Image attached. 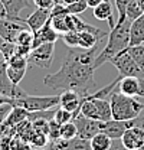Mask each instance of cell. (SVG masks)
<instances>
[{"mask_svg":"<svg viewBox=\"0 0 144 150\" xmlns=\"http://www.w3.org/2000/svg\"><path fill=\"white\" fill-rule=\"evenodd\" d=\"M1 18H7V13H6L4 6H3V3H1V0H0V19Z\"/></svg>","mask_w":144,"mask_h":150,"instance_id":"cell-41","label":"cell"},{"mask_svg":"<svg viewBox=\"0 0 144 150\" xmlns=\"http://www.w3.org/2000/svg\"><path fill=\"white\" fill-rule=\"evenodd\" d=\"M3 6H4V10L7 13V19H12V20H16V22H22L23 23V19L20 18V12L26 7H29V0H1Z\"/></svg>","mask_w":144,"mask_h":150,"instance_id":"cell-19","label":"cell"},{"mask_svg":"<svg viewBox=\"0 0 144 150\" xmlns=\"http://www.w3.org/2000/svg\"><path fill=\"white\" fill-rule=\"evenodd\" d=\"M109 62L118 69V75L121 76H144V71L138 67V64L133 59V56L124 49L109 59Z\"/></svg>","mask_w":144,"mask_h":150,"instance_id":"cell-6","label":"cell"},{"mask_svg":"<svg viewBox=\"0 0 144 150\" xmlns=\"http://www.w3.org/2000/svg\"><path fill=\"white\" fill-rule=\"evenodd\" d=\"M81 100H82V97L76 91H73V90H64V93L59 95V105L66 108L68 111L73 112V115H76L79 112Z\"/></svg>","mask_w":144,"mask_h":150,"instance_id":"cell-16","label":"cell"},{"mask_svg":"<svg viewBox=\"0 0 144 150\" xmlns=\"http://www.w3.org/2000/svg\"><path fill=\"white\" fill-rule=\"evenodd\" d=\"M73 1H78V0H61V3H64V4H71Z\"/></svg>","mask_w":144,"mask_h":150,"instance_id":"cell-43","label":"cell"},{"mask_svg":"<svg viewBox=\"0 0 144 150\" xmlns=\"http://www.w3.org/2000/svg\"><path fill=\"white\" fill-rule=\"evenodd\" d=\"M108 150H130V149H127L126 146L123 144L121 139H115V140H112V143H111V147H109Z\"/></svg>","mask_w":144,"mask_h":150,"instance_id":"cell-39","label":"cell"},{"mask_svg":"<svg viewBox=\"0 0 144 150\" xmlns=\"http://www.w3.org/2000/svg\"><path fill=\"white\" fill-rule=\"evenodd\" d=\"M130 25L131 20L126 19L123 23H117L115 28L111 29V32L108 33V42L104 46V49L101 52H98V55L95 56L94 61V68H100L101 65H104L105 62H109V59L112 56H115L118 52L124 51L128 48L130 43Z\"/></svg>","mask_w":144,"mask_h":150,"instance_id":"cell-2","label":"cell"},{"mask_svg":"<svg viewBox=\"0 0 144 150\" xmlns=\"http://www.w3.org/2000/svg\"><path fill=\"white\" fill-rule=\"evenodd\" d=\"M61 38L66 46H78V32L76 30H69V32L61 35Z\"/></svg>","mask_w":144,"mask_h":150,"instance_id":"cell-35","label":"cell"},{"mask_svg":"<svg viewBox=\"0 0 144 150\" xmlns=\"http://www.w3.org/2000/svg\"><path fill=\"white\" fill-rule=\"evenodd\" d=\"M4 103H9V97L0 95V105H1V104H4Z\"/></svg>","mask_w":144,"mask_h":150,"instance_id":"cell-42","label":"cell"},{"mask_svg":"<svg viewBox=\"0 0 144 150\" xmlns=\"http://www.w3.org/2000/svg\"><path fill=\"white\" fill-rule=\"evenodd\" d=\"M127 51L133 56V59L138 64V67L144 71V43L143 45H137V46H128Z\"/></svg>","mask_w":144,"mask_h":150,"instance_id":"cell-25","label":"cell"},{"mask_svg":"<svg viewBox=\"0 0 144 150\" xmlns=\"http://www.w3.org/2000/svg\"><path fill=\"white\" fill-rule=\"evenodd\" d=\"M78 136V130L73 121H68L61 126V139H73Z\"/></svg>","mask_w":144,"mask_h":150,"instance_id":"cell-29","label":"cell"},{"mask_svg":"<svg viewBox=\"0 0 144 150\" xmlns=\"http://www.w3.org/2000/svg\"><path fill=\"white\" fill-rule=\"evenodd\" d=\"M49 16H51V9H40V7H37L36 12H33L30 16H28L26 19H23V23H26L28 28L32 32H36L49 20Z\"/></svg>","mask_w":144,"mask_h":150,"instance_id":"cell-18","label":"cell"},{"mask_svg":"<svg viewBox=\"0 0 144 150\" xmlns=\"http://www.w3.org/2000/svg\"><path fill=\"white\" fill-rule=\"evenodd\" d=\"M136 150H144V142H143V144H141V146H140L138 149H136Z\"/></svg>","mask_w":144,"mask_h":150,"instance_id":"cell-46","label":"cell"},{"mask_svg":"<svg viewBox=\"0 0 144 150\" xmlns=\"http://www.w3.org/2000/svg\"><path fill=\"white\" fill-rule=\"evenodd\" d=\"M48 137L49 140H56V139H61V124L56 123L54 118L49 120V131H48Z\"/></svg>","mask_w":144,"mask_h":150,"instance_id":"cell-34","label":"cell"},{"mask_svg":"<svg viewBox=\"0 0 144 150\" xmlns=\"http://www.w3.org/2000/svg\"><path fill=\"white\" fill-rule=\"evenodd\" d=\"M49 22L59 35L73 30V15L71 13H58L54 16H49Z\"/></svg>","mask_w":144,"mask_h":150,"instance_id":"cell-17","label":"cell"},{"mask_svg":"<svg viewBox=\"0 0 144 150\" xmlns=\"http://www.w3.org/2000/svg\"><path fill=\"white\" fill-rule=\"evenodd\" d=\"M48 140H49V137L46 136V134H43V133H36L33 131V134H32V137H30V144L36 147V149H43L45 146H48Z\"/></svg>","mask_w":144,"mask_h":150,"instance_id":"cell-30","label":"cell"},{"mask_svg":"<svg viewBox=\"0 0 144 150\" xmlns=\"http://www.w3.org/2000/svg\"><path fill=\"white\" fill-rule=\"evenodd\" d=\"M94 18L98 20H107L109 28H115V20L112 15V4L109 3V0H102L98 6L94 7Z\"/></svg>","mask_w":144,"mask_h":150,"instance_id":"cell-21","label":"cell"},{"mask_svg":"<svg viewBox=\"0 0 144 150\" xmlns=\"http://www.w3.org/2000/svg\"><path fill=\"white\" fill-rule=\"evenodd\" d=\"M90 150H92V149H90Z\"/></svg>","mask_w":144,"mask_h":150,"instance_id":"cell-49","label":"cell"},{"mask_svg":"<svg viewBox=\"0 0 144 150\" xmlns=\"http://www.w3.org/2000/svg\"><path fill=\"white\" fill-rule=\"evenodd\" d=\"M120 93L130 97H144V76H123L118 82Z\"/></svg>","mask_w":144,"mask_h":150,"instance_id":"cell-11","label":"cell"},{"mask_svg":"<svg viewBox=\"0 0 144 150\" xmlns=\"http://www.w3.org/2000/svg\"><path fill=\"white\" fill-rule=\"evenodd\" d=\"M79 114L100 121H108L112 118L111 104L107 98H94L88 94L84 95L81 100Z\"/></svg>","mask_w":144,"mask_h":150,"instance_id":"cell-5","label":"cell"},{"mask_svg":"<svg viewBox=\"0 0 144 150\" xmlns=\"http://www.w3.org/2000/svg\"><path fill=\"white\" fill-rule=\"evenodd\" d=\"M126 15H127V19H130V20H136L137 18H140V16L143 15V10H141V7H140L138 0H131V1L128 3Z\"/></svg>","mask_w":144,"mask_h":150,"instance_id":"cell-27","label":"cell"},{"mask_svg":"<svg viewBox=\"0 0 144 150\" xmlns=\"http://www.w3.org/2000/svg\"><path fill=\"white\" fill-rule=\"evenodd\" d=\"M91 143L90 140L82 137H73V139H56L48 143L46 150H90Z\"/></svg>","mask_w":144,"mask_h":150,"instance_id":"cell-10","label":"cell"},{"mask_svg":"<svg viewBox=\"0 0 144 150\" xmlns=\"http://www.w3.org/2000/svg\"><path fill=\"white\" fill-rule=\"evenodd\" d=\"M1 40H3V39H1V38H0V42H1Z\"/></svg>","mask_w":144,"mask_h":150,"instance_id":"cell-48","label":"cell"},{"mask_svg":"<svg viewBox=\"0 0 144 150\" xmlns=\"http://www.w3.org/2000/svg\"><path fill=\"white\" fill-rule=\"evenodd\" d=\"M61 36L51 25V22L48 20L39 30L33 32V42H32V49L42 45V43H46V42H56L58 38Z\"/></svg>","mask_w":144,"mask_h":150,"instance_id":"cell-14","label":"cell"},{"mask_svg":"<svg viewBox=\"0 0 144 150\" xmlns=\"http://www.w3.org/2000/svg\"><path fill=\"white\" fill-rule=\"evenodd\" d=\"M26 69H28V68H18V67H10V65H7L9 79H10L15 85H19L20 81L23 79L25 74H26Z\"/></svg>","mask_w":144,"mask_h":150,"instance_id":"cell-26","label":"cell"},{"mask_svg":"<svg viewBox=\"0 0 144 150\" xmlns=\"http://www.w3.org/2000/svg\"><path fill=\"white\" fill-rule=\"evenodd\" d=\"M54 52H55V42H46L39 46L33 48L28 56L29 64L37 65L40 68H49L54 61Z\"/></svg>","mask_w":144,"mask_h":150,"instance_id":"cell-7","label":"cell"},{"mask_svg":"<svg viewBox=\"0 0 144 150\" xmlns=\"http://www.w3.org/2000/svg\"><path fill=\"white\" fill-rule=\"evenodd\" d=\"M32 42H33V32L29 28L23 29L15 40V43L18 45H28V46H32Z\"/></svg>","mask_w":144,"mask_h":150,"instance_id":"cell-31","label":"cell"},{"mask_svg":"<svg viewBox=\"0 0 144 150\" xmlns=\"http://www.w3.org/2000/svg\"><path fill=\"white\" fill-rule=\"evenodd\" d=\"M72 121L76 126L78 137H82V139H87V140H91L97 133L101 131V127H102V121L85 117V115H82L79 112L76 115H73Z\"/></svg>","mask_w":144,"mask_h":150,"instance_id":"cell-9","label":"cell"},{"mask_svg":"<svg viewBox=\"0 0 144 150\" xmlns=\"http://www.w3.org/2000/svg\"><path fill=\"white\" fill-rule=\"evenodd\" d=\"M29 117V111L22 108V107H12L10 112L7 114L3 126H7V127H16L18 124H20L22 121L28 120Z\"/></svg>","mask_w":144,"mask_h":150,"instance_id":"cell-22","label":"cell"},{"mask_svg":"<svg viewBox=\"0 0 144 150\" xmlns=\"http://www.w3.org/2000/svg\"><path fill=\"white\" fill-rule=\"evenodd\" d=\"M143 43H144V13L136 20H131L128 46H137V45H143Z\"/></svg>","mask_w":144,"mask_h":150,"instance_id":"cell-20","label":"cell"},{"mask_svg":"<svg viewBox=\"0 0 144 150\" xmlns=\"http://www.w3.org/2000/svg\"><path fill=\"white\" fill-rule=\"evenodd\" d=\"M100 46L95 45L90 49L79 46H68L66 55L61 68L43 78V84L55 91L73 90L81 97L90 94L95 85L94 81V61L98 55Z\"/></svg>","mask_w":144,"mask_h":150,"instance_id":"cell-1","label":"cell"},{"mask_svg":"<svg viewBox=\"0 0 144 150\" xmlns=\"http://www.w3.org/2000/svg\"><path fill=\"white\" fill-rule=\"evenodd\" d=\"M131 126H133V120H115V118H111L108 121H102L101 131H104L112 140H115V139H121L123 134L126 133V130L128 127H131Z\"/></svg>","mask_w":144,"mask_h":150,"instance_id":"cell-13","label":"cell"},{"mask_svg":"<svg viewBox=\"0 0 144 150\" xmlns=\"http://www.w3.org/2000/svg\"><path fill=\"white\" fill-rule=\"evenodd\" d=\"M26 28H28L26 23L16 22V20L7 18H1L0 19V38L7 42H15L18 35Z\"/></svg>","mask_w":144,"mask_h":150,"instance_id":"cell-12","label":"cell"},{"mask_svg":"<svg viewBox=\"0 0 144 150\" xmlns=\"http://www.w3.org/2000/svg\"><path fill=\"white\" fill-rule=\"evenodd\" d=\"M10 110H12V104H9V103H4V104L0 105V126L4 123V120H6L7 114L10 112Z\"/></svg>","mask_w":144,"mask_h":150,"instance_id":"cell-36","label":"cell"},{"mask_svg":"<svg viewBox=\"0 0 144 150\" xmlns=\"http://www.w3.org/2000/svg\"><path fill=\"white\" fill-rule=\"evenodd\" d=\"M131 0H115V6H117V12H118V19L115 22L117 23H123L124 20L127 19V15H126V10H127V6Z\"/></svg>","mask_w":144,"mask_h":150,"instance_id":"cell-33","label":"cell"},{"mask_svg":"<svg viewBox=\"0 0 144 150\" xmlns=\"http://www.w3.org/2000/svg\"><path fill=\"white\" fill-rule=\"evenodd\" d=\"M104 38L98 36L92 32L88 30H84V32H78V46L79 48H85V49H90L92 46L98 45Z\"/></svg>","mask_w":144,"mask_h":150,"instance_id":"cell-23","label":"cell"},{"mask_svg":"<svg viewBox=\"0 0 144 150\" xmlns=\"http://www.w3.org/2000/svg\"><path fill=\"white\" fill-rule=\"evenodd\" d=\"M23 150H33V149H23Z\"/></svg>","mask_w":144,"mask_h":150,"instance_id":"cell-47","label":"cell"},{"mask_svg":"<svg viewBox=\"0 0 144 150\" xmlns=\"http://www.w3.org/2000/svg\"><path fill=\"white\" fill-rule=\"evenodd\" d=\"M133 126H137V127H140V129L144 131V108L141 110V112L133 120Z\"/></svg>","mask_w":144,"mask_h":150,"instance_id":"cell-38","label":"cell"},{"mask_svg":"<svg viewBox=\"0 0 144 150\" xmlns=\"http://www.w3.org/2000/svg\"><path fill=\"white\" fill-rule=\"evenodd\" d=\"M66 7H68L71 15H81L87 10L88 3H87V0H78V1H73L71 4H66Z\"/></svg>","mask_w":144,"mask_h":150,"instance_id":"cell-32","label":"cell"},{"mask_svg":"<svg viewBox=\"0 0 144 150\" xmlns=\"http://www.w3.org/2000/svg\"><path fill=\"white\" fill-rule=\"evenodd\" d=\"M138 3H140V7H141V10L144 13V0H138Z\"/></svg>","mask_w":144,"mask_h":150,"instance_id":"cell-44","label":"cell"},{"mask_svg":"<svg viewBox=\"0 0 144 150\" xmlns=\"http://www.w3.org/2000/svg\"><path fill=\"white\" fill-rule=\"evenodd\" d=\"M33 4H36L40 9H52L55 0H33Z\"/></svg>","mask_w":144,"mask_h":150,"instance_id":"cell-37","label":"cell"},{"mask_svg":"<svg viewBox=\"0 0 144 150\" xmlns=\"http://www.w3.org/2000/svg\"><path fill=\"white\" fill-rule=\"evenodd\" d=\"M1 143H3V134L0 133V150H1Z\"/></svg>","mask_w":144,"mask_h":150,"instance_id":"cell-45","label":"cell"},{"mask_svg":"<svg viewBox=\"0 0 144 150\" xmlns=\"http://www.w3.org/2000/svg\"><path fill=\"white\" fill-rule=\"evenodd\" d=\"M0 94L9 98H19L28 94L25 90H22L19 85H15L7 75V61L0 54Z\"/></svg>","mask_w":144,"mask_h":150,"instance_id":"cell-8","label":"cell"},{"mask_svg":"<svg viewBox=\"0 0 144 150\" xmlns=\"http://www.w3.org/2000/svg\"><path fill=\"white\" fill-rule=\"evenodd\" d=\"M72 118H73V112L68 111L66 108H64V107H61V105H59L58 110H55L54 120L56 123H59L61 126L65 124V123H68V121H72Z\"/></svg>","mask_w":144,"mask_h":150,"instance_id":"cell-28","label":"cell"},{"mask_svg":"<svg viewBox=\"0 0 144 150\" xmlns=\"http://www.w3.org/2000/svg\"><path fill=\"white\" fill-rule=\"evenodd\" d=\"M12 107H22L29 112L51 110L59 105V95H29L25 94L19 98H9Z\"/></svg>","mask_w":144,"mask_h":150,"instance_id":"cell-4","label":"cell"},{"mask_svg":"<svg viewBox=\"0 0 144 150\" xmlns=\"http://www.w3.org/2000/svg\"><path fill=\"white\" fill-rule=\"evenodd\" d=\"M121 142H123V144L126 146L127 149L130 150L138 149L144 142V131L140 127H137V126H131L123 134Z\"/></svg>","mask_w":144,"mask_h":150,"instance_id":"cell-15","label":"cell"},{"mask_svg":"<svg viewBox=\"0 0 144 150\" xmlns=\"http://www.w3.org/2000/svg\"><path fill=\"white\" fill-rule=\"evenodd\" d=\"M109 104H111L112 118L115 120H134L144 108L143 103L123 93L111 94Z\"/></svg>","mask_w":144,"mask_h":150,"instance_id":"cell-3","label":"cell"},{"mask_svg":"<svg viewBox=\"0 0 144 150\" xmlns=\"http://www.w3.org/2000/svg\"><path fill=\"white\" fill-rule=\"evenodd\" d=\"M102 0H87V3H88V7H95V6H98L100 3H101Z\"/></svg>","mask_w":144,"mask_h":150,"instance_id":"cell-40","label":"cell"},{"mask_svg":"<svg viewBox=\"0 0 144 150\" xmlns=\"http://www.w3.org/2000/svg\"><path fill=\"white\" fill-rule=\"evenodd\" d=\"M90 143H91V149L92 150H108L111 147L112 139L109 136H107L104 131H100V133H97L91 139Z\"/></svg>","mask_w":144,"mask_h":150,"instance_id":"cell-24","label":"cell"}]
</instances>
